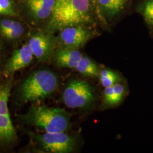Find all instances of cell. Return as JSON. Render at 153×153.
<instances>
[{
    "instance_id": "6da1fadb",
    "label": "cell",
    "mask_w": 153,
    "mask_h": 153,
    "mask_svg": "<svg viewBox=\"0 0 153 153\" xmlns=\"http://www.w3.org/2000/svg\"><path fill=\"white\" fill-rule=\"evenodd\" d=\"M90 20L89 0H56L50 22L53 30L82 25Z\"/></svg>"
},
{
    "instance_id": "7a4b0ae2",
    "label": "cell",
    "mask_w": 153,
    "mask_h": 153,
    "mask_svg": "<svg viewBox=\"0 0 153 153\" xmlns=\"http://www.w3.org/2000/svg\"><path fill=\"white\" fill-rule=\"evenodd\" d=\"M23 120L45 132L65 131L70 126V115L65 109L39 105L31 107Z\"/></svg>"
},
{
    "instance_id": "3957f363",
    "label": "cell",
    "mask_w": 153,
    "mask_h": 153,
    "mask_svg": "<svg viewBox=\"0 0 153 153\" xmlns=\"http://www.w3.org/2000/svg\"><path fill=\"white\" fill-rule=\"evenodd\" d=\"M58 86L59 79L55 73L49 70H39L23 82L20 88V98L24 102L44 99L55 93Z\"/></svg>"
},
{
    "instance_id": "277c9868",
    "label": "cell",
    "mask_w": 153,
    "mask_h": 153,
    "mask_svg": "<svg viewBox=\"0 0 153 153\" xmlns=\"http://www.w3.org/2000/svg\"><path fill=\"white\" fill-rule=\"evenodd\" d=\"M62 99L70 108H86L94 102V90L87 81L73 79L65 88Z\"/></svg>"
},
{
    "instance_id": "5b68a950",
    "label": "cell",
    "mask_w": 153,
    "mask_h": 153,
    "mask_svg": "<svg viewBox=\"0 0 153 153\" xmlns=\"http://www.w3.org/2000/svg\"><path fill=\"white\" fill-rule=\"evenodd\" d=\"M35 137L42 148L49 153H71L76 147L75 140L65 131L45 132Z\"/></svg>"
},
{
    "instance_id": "8992f818",
    "label": "cell",
    "mask_w": 153,
    "mask_h": 153,
    "mask_svg": "<svg viewBox=\"0 0 153 153\" xmlns=\"http://www.w3.org/2000/svg\"><path fill=\"white\" fill-rule=\"evenodd\" d=\"M91 35V32L82 25L73 26L61 30L60 40L64 47L78 49L86 44Z\"/></svg>"
},
{
    "instance_id": "52a82bcc",
    "label": "cell",
    "mask_w": 153,
    "mask_h": 153,
    "mask_svg": "<svg viewBox=\"0 0 153 153\" xmlns=\"http://www.w3.org/2000/svg\"><path fill=\"white\" fill-rule=\"evenodd\" d=\"M33 56L39 61L49 60L52 55L53 40L48 35L39 33L30 39L28 43Z\"/></svg>"
},
{
    "instance_id": "ba28073f",
    "label": "cell",
    "mask_w": 153,
    "mask_h": 153,
    "mask_svg": "<svg viewBox=\"0 0 153 153\" xmlns=\"http://www.w3.org/2000/svg\"><path fill=\"white\" fill-rule=\"evenodd\" d=\"M33 51L28 44L15 50L6 64L4 74L9 76L27 66L33 60Z\"/></svg>"
},
{
    "instance_id": "9c48e42d",
    "label": "cell",
    "mask_w": 153,
    "mask_h": 153,
    "mask_svg": "<svg viewBox=\"0 0 153 153\" xmlns=\"http://www.w3.org/2000/svg\"><path fill=\"white\" fill-rule=\"evenodd\" d=\"M82 56L78 49L64 47L56 51L55 61L60 67L76 69Z\"/></svg>"
},
{
    "instance_id": "30bf717a",
    "label": "cell",
    "mask_w": 153,
    "mask_h": 153,
    "mask_svg": "<svg viewBox=\"0 0 153 153\" xmlns=\"http://www.w3.org/2000/svg\"><path fill=\"white\" fill-rule=\"evenodd\" d=\"M126 93L124 86L119 82L108 88H104L103 103L108 107H115L120 103Z\"/></svg>"
},
{
    "instance_id": "8fae6325",
    "label": "cell",
    "mask_w": 153,
    "mask_h": 153,
    "mask_svg": "<svg viewBox=\"0 0 153 153\" xmlns=\"http://www.w3.org/2000/svg\"><path fill=\"white\" fill-rule=\"evenodd\" d=\"M56 0H29L28 4L37 18L44 19L52 13Z\"/></svg>"
},
{
    "instance_id": "7c38bea8",
    "label": "cell",
    "mask_w": 153,
    "mask_h": 153,
    "mask_svg": "<svg viewBox=\"0 0 153 153\" xmlns=\"http://www.w3.org/2000/svg\"><path fill=\"white\" fill-rule=\"evenodd\" d=\"M16 137L10 116L0 115V142H11Z\"/></svg>"
},
{
    "instance_id": "4fadbf2b",
    "label": "cell",
    "mask_w": 153,
    "mask_h": 153,
    "mask_svg": "<svg viewBox=\"0 0 153 153\" xmlns=\"http://www.w3.org/2000/svg\"><path fill=\"white\" fill-rule=\"evenodd\" d=\"M76 70L85 76H98L99 71L97 65L88 57L83 56L76 66Z\"/></svg>"
},
{
    "instance_id": "5bb4252c",
    "label": "cell",
    "mask_w": 153,
    "mask_h": 153,
    "mask_svg": "<svg viewBox=\"0 0 153 153\" xmlns=\"http://www.w3.org/2000/svg\"><path fill=\"white\" fill-rule=\"evenodd\" d=\"M103 11L109 16H114L123 9L126 0H98Z\"/></svg>"
},
{
    "instance_id": "9a60e30c",
    "label": "cell",
    "mask_w": 153,
    "mask_h": 153,
    "mask_svg": "<svg viewBox=\"0 0 153 153\" xmlns=\"http://www.w3.org/2000/svg\"><path fill=\"white\" fill-rule=\"evenodd\" d=\"M98 76L101 85L104 88L112 86L120 81L118 74L110 69H104L99 71Z\"/></svg>"
},
{
    "instance_id": "2e32d148",
    "label": "cell",
    "mask_w": 153,
    "mask_h": 153,
    "mask_svg": "<svg viewBox=\"0 0 153 153\" xmlns=\"http://www.w3.org/2000/svg\"><path fill=\"white\" fill-rule=\"evenodd\" d=\"M11 88L10 82L0 86V115L10 116L7 103Z\"/></svg>"
},
{
    "instance_id": "e0dca14e",
    "label": "cell",
    "mask_w": 153,
    "mask_h": 153,
    "mask_svg": "<svg viewBox=\"0 0 153 153\" xmlns=\"http://www.w3.org/2000/svg\"><path fill=\"white\" fill-rule=\"evenodd\" d=\"M24 32V28L20 23L14 21L12 27L3 33L2 35L7 39H13L21 36Z\"/></svg>"
},
{
    "instance_id": "ac0fdd59",
    "label": "cell",
    "mask_w": 153,
    "mask_h": 153,
    "mask_svg": "<svg viewBox=\"0 0 153 153\" xmlns=\"http://www.w3.org/2000/svg\"><path fill=\"white\" fill-rule=\"evenodd\" d=\"M142 15L146 23L153 26V0H147L142 7Z\"/></svg>"
},
{
    "instance_id": "d6986e66",
    "label": "cell",
    "mask_w": 153,
    "mask_h": 153,
    "mask_svg": "<svg viewBox=\"0 0 153 153\" xmlns=\"http://www.w3.org/2000/svg\"><path fill=\"white\" fill-rule=\"evenodd\" d=\"M0 14L14 15V11L10 0H0Z\"/></svg>"
},
{
    "instance_id": "ffe728a7",
    "label": "cell",
    "mask_w": 153,
    "mask_h": 153,
    "mask_svg": "<svg viewBox=\"0 0 153 153\" xmlns=\"http://www.w3.org/2000/svg\"><path fill=\"white\" fill-rule=\"evenodd\" d=\"M14 22L10 19H4L0 22V31L2 34L12 27Z\"/></svg>"
}]
</instances>
